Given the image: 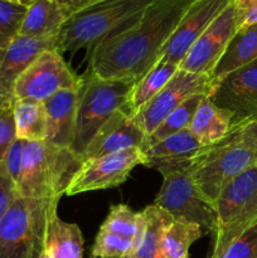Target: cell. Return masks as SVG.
Segmentation results:
<instances>
[{
  "label": "cell",
  "instance_id": "cell-1",
  "mask_svg": "<svg viewBox=\"0 0 257 258\" xmlns=\"http://www.w3.org/2000/svg\"><path fill=\"white\" fill-rule=\"evenodd\" d=\"M196 0H153L140 14L91 48L90 72L106 80L139 82Z\"/></svg>",
  "mask_w": 257,
  "mask_h": 258
},
{
  "label": "cell",
  "instance_id": "cell-2",
  "mask_svg": "<svg viewBox=\"0 0 257 258\" xmlns=\"http://www.w3.org/2000/svg\"><path fill=\"white\" fill-rule=\"evenodd\" d=\"M257 164V139L248 125L233 126L227 136L206 145L188 168L204 198L214 204L229 183Z\"/></svg>",
  "mask_w": 257,
  "mask_h": 258
},
{
  "label": "cell",
  "instance_id": "cell-3",
  "mask_svg": "<svg viewBox=\"0 0 257 258\" xmlns=\"http://www.w3.org/2000/svg\"><path fill=\"white\" fill-rule=\"evenodd\" d=\"M83 164L72 149L47 141H25L17 190L19 197L60 199Z\"/></svg>",
  "mask_w": 257,
  "mask_h": 258
},
{
  "label": "cell",
  "instance_id": "cell-4",
  "mask_svg": "<svg viewBox=\"0 0 257 258\" xmlns=\"http://www.w3.org/2000/svg\"><path fill=\"white\" fill-rule=\"evenodd\" d=\"M58 203L18 197L0 221V258H44L47 227Z\"/></svg>",
  "mask_w": 257,
  "mask_h": 258
},
{
  "label": "cell",
  "instance_id": "cell-5",
  "mask_svg": "<svg viewBox=\"0 0 257 258\" xmlns=\"http://www.w3.org/2000/svg\"><path fill=\"white\" fill-rule=\"evenodd\" d=\"M153 0H102L66 19L58 33V52L92 48L110 33L140 14Z\"/></svg>",
  "mask_w": 257,
  "mask_h": 258
},
{
  "label": "cell",
  "instance_id": "cell-6",
  "mask_svg": "<svg viewBox=\"0 0 257 258\" xmlns=\"http://www.w3.org/2000/svg\"><path fill=\"white\" fill-rule=\"evenodd\" d=\"M134 86L126 81L101 78L91 72L81 77L75 138L71 146L76 154L82 156L101 126L115 111L126 107Z\"/></svg>",
  "mask_w": 257,
  "mask_h": 258
},
{
  "label": "cell",
  "instance_id": "cell-7",
  "mask_svg": "<svg viewBox=\"0 0 257 258\" xmlns=\"http://www.w3.org/2000/svg\"><path fill=\"white\" fill-rule=\"evenodd\" d=\"M217 227L209 258H219L229 244L257 221V164L229 183L214 202Z\"/></svg>",
  "mask_w": 257,
  "mask_h": 258
},
{
  "label": "cell",
  "instance_id": "cell-8",
  "mask_svg": "<svg viewBox=\"0 0 257 258\" xmlns=\"http://www.w3.org/2000/svg\"><path fill=\"white\" fill-rule=\"evenodd\" d=\"M163 178V185L154 204L168 212L173 221L197 224L204 234H214L217 227L214 204L198 190L188 170L166 174Z\"/></svg>",
  "mask_w": 257,
  "mask_h": 258
},
{
  "label": "cell",
  "instance_id": "cell-9",
  "mask_svg": "<svg viewBox=\"0 0 257 258\" xmlns=\"http://www.w3.org/2000/svg\"><path fill=\"white\" fill-rule=\"evenodd\" d=\"M81 85V77L71 71L58 50L43 52L18 77L13 90L15 100L45 102L62 90H73Z\"/></svg>",
  "mask_w": 257,
  "mask_h": 258
},
{
  "label": "cell",
  "instance_id": "cell-10",
  "mask_svg": "<svg viewBox=\"0 0 257 258\" xmlns=\"http://www.w3.org/2000/svg\"><path fill=\"white\" fill-rule=\"evenodd\" d=\"M209 75L186 72L179 68L171 80L146 105L133 116L145 135H150L174 110L197 93L209 95L212 88Z\"/></svg>",
  "mask_w": 257,
  "mask_h": 258
},
{
  "label": "cell",
  "instance_id": "cell-11",
  "mask_svg": "<svg viewBox=\"0 0 257 258\" xmlns=\"http://www.w3.org/2000/svg\"><path fill=\"white\" fill-rule=\"evenodd\" d=\"M208 97L232 113V126L257 122V60L212 83Z\"/></svg>",
  "mask_w": 257,
  "mask_h": 258
},
{
  "label": "cell",
  "instance_id": "cell-12",
  "mask_svg": "<svg viewBox=\"0 0 257 258\" xmlns=\"http://www.w3.org/2000/svg\"><path fill=\"white\" fill-rule=\"evenodd\" d=\"M143 163L144 154L139 148L88 159L83 161L73 176L66 194L76 196L87 191L115 188L125 183L131 170L139 164L143 165Z\"/></svg>",
  "mask_w": 257,
  "mask_h": 258
},
{
  "label": "cell",
  "instance_id": "cell-13",
  "mask_svg": "<svg viewBox=\"0 0 257 258\" xmlns=\"http://www.w3.org/2000/svg\"><path fill=\"white\" fill-rule=\"evenodd\" d=\"M236 32V12L232 2L197 39L179 68L186 72L211 76Z\"/></svg>",
  "mask_w": 257,
  "mask_h": 258
},
{
  "label": "cell",
  "instance_id": "cell-14",
  "mask_svg": "<svg viewBox=\"0 0 257 258\" xmlns=\"http://www.w3.org/2000/svg\"><path fill=\"white\" fill-rule=\"evenodd\" d=\"M233 0H196L161 49L160 60L180 64L194 43Z\"/></svg>",
  "mask_w": 257,
  "mask_h": 258
},
{
  "label": "cell",
  "instance_id": "cell-15",
  "mask_svg": "<svg viewBox=\"0 0 257 258\" xmlns=\"http://www.w3.org/2000/svg\"><path fill=\"white\" fill-rule=\"evenodd\" d=\"M45 50H58V35L24 37L17 35L5 49L0 59V100L13 105V90L18 77Z\"/></svg>",
  "mask_w": 257,
  "mask_h": 258
},
{
  "label": "cell",
  "instance_id": "cell-16",
  "mask_svg": "<svg viewBox=\"0 0 257 258\" xmlns=\"http://www.w3.org/2000/svg\"><path fill=\"white\" fill-rule=\"evenodd\" d=\"M145 138V133L134 120L133 115L121 108L115 111L95 134L86 148L82 159L85 161L128 149H141Z\"/></svg>",
  "mask_w": 257,
  "mask_h": 258
},
{
  "label": "cell",
  "instance_id": "cell-17",
  "mask_svg": "<svg viewBox=\"0 0 257 258\" xmlns=\"http://www.w3.org/2000/svg\"><path fill=\"white\" fill-rule=\"evenodd\" d=\"M204 146L190 130L180 131L141 150L144 154L143 165L156 169L163 176L188 170L191 160Z\"/></svg>",
  "mask_w": 257,
  "mask_h": 258
},
{
  "label": "cell",
  "instance_id": "cell-18",
  "mask_svg": "<svg viewBox=\"0 0 257 258\" xmlns=\"http://www.w3.org/2000/svg\"><path fill=\"white\" fill-rule=\"evenodd\" d=\"M78 90L80 87L62 90L43 102L47 113V138L44 141L71 149L75 138Z\"/></svg>",
  "mask_w": 257,
  "mask_h": 258
},
{
  "label": "cell",
  "instance_id": "cell-19",
  "mask_svg": "<svg viewBox=\"0 0 257 258\" xmlns=\"http://www.w3.org/2000/svg\"><path fill=\"white\" fill-rule=\"evenodd\" d=\"M233 116L231 112L214 105L208 96L202 100L194 115L190 133L203 145H211L222 140L231 131Z\"/></svg>",
  "mask_w": 257,
  "mask_h": 258
},
{
  "label": "cell",
  "instance_id": "cell-20",
  "mask_svg": "<svg viewBox=\"0 0 257 258\" xmlns=\"http://www.w3.org/2000/svg\"><path fill=\"white\" fill-rule=\"evenodd\" d=\"M66 15L57 0H34L28 7L18 35L49 37L58 35Z\"/></svg>",
  "mask_w": 257,
  "mask_h": 258
},
{
  "label": "cell",
  "instance_id": "cell-21",
  "mask_svg": "<svg viewBox=\"0 0 257 258\" xmlns=\"http://www.w3.org/2000/svg\"><path fill=\"white\" fill-rule=\"evenodd\" d=\"M257 60V24L237 30L212 72V82L221 80L229 72Z\"/></svg>",
  "mask_w": 257,
  "mask_h": 258
},
{
  "label": "cell",
  "instance_id": "cell-22",
  "mask_svg": "<svg viewBox=\"0 0 257 258\" xmlns=\"http://www.w3.org/2000/svg\"><path fill=\"white\" fill-rule=\"evenodd\" d=\"M45 254L50 258H82L83 237L80 227L53 214L45 234Z\"/></svg>",
  "mask_w": 257,
  "mask_h": 258
},
{
  "label": "cell",
  "instance_id": "cell-23",
  "mask_svg": "<svg viewBox=\"0 0 257 258\" xmlns=\"http://www.w3.org/2000/svg\"><path fill=\"white\" fill-rule=\"evenodd\" d=\"M15 136L24 141H44L47 113L44 103L33 100H15L13 103Z\"/></svg>",
  "mask_w": 257,
  "mask_h": 258
},
{
  "label": "cell",
  "instance_id": "cell-24",
  "mask_svg": "<svg viewBox=\"0 0 257 258\" xmlns=\"http://www.w3.org/2000/svg\"><path fill=\"white\" fill-rule=\"evenodd\" d=\"M143 214L145 218V231L140 244L131 257L165 258L163 253V237L173 218L168 212L156 204L146 207Z\"/></svg>",
  "mask_w": 257,
  "mask_h": 258
},
{
  "label": "cell",
  "instance_id": "cell-25",
  "mask_svg": "<svg viewBox=\"0 0 257 258\" xmlns=\"http://www.w3.org/2000/svg\"><path fill=\"white\" fill-rule=\"evenodd\" d=\"M178 70V64L159 59L154 64V67L134 86L130 100L122 110L130 115H135L136 111L140 110L154 96L158 95L160 90H163L164 86L171 80V77L175 75Z\"/></svg>",
  "mask_w": 257,
  "mask_h": 258
},
{
  "label": "cell",
  "instance_id": "cell-26",
  "mask_svg": "<svg viewBox=\"0 0 257 258\" xmlns=\"http://www.w3.org/2000/svg\"><path fill=\"white\" fill-rule=\"evenodd\" d=\"M206 96L208 95L197 93V95H193L191 97H189L185 102L181 103L150 135L146 136L141 150H145L149 146L154 145V144L159 143V141L164 140V139L169 138V136L174 135V134H178L184 130H189V127L191 125V121L194 118V115H196L197 108H198L202 100Z\"/></svg>",
  "mask_w": 257,
  "mask_h": 258
},
{
  "label": "cell",
  "instance_id": "cell-27",
  "mask_svg": "<svg viewBox=\"0 0 257 258\" xmlns=\"http://www.w3.org/2000/svg\"><path fill=\"white\" fill-rule=\"evenodd\" d=\"M204 236V232L197 224L173 221L163 237V253L165 258L189 257L191 244Z\"/></svg>",
  "mask_w": 257,
  "mask_h": 258
},
{
  "label": "cell",
  "instance_id": "cell-28",
  "mask_svg": "<svg viewBox=\"0 0 257 258\" xmlns=\"http://www.w3.org/2000/svg\"><path fill=\"white\" fill-rule=\"evenodd\" d=\"M141 221H143V212L135 213L126 204H115L111 206L110 213L101 228L134 242Z\"/></svg>",
  "mask_w": 257,
  "mask_h": 258
},
{
  "label": "cell",
  "instance_id": "cell-29",
  "mask_svg": "<svg viewBox=\"0 0 257 258\" xmlns=\"http://www.w3.org/2000/svg\"><path fill=\"white\" fill-rule=\"evenodd\" d=\"M134 252V242L100 228L93 243L91 258H125Z\"/></svg>",
  "mask_w": 257,
  "mask_h": 258
},
{
  "label": "cell",
  "instance_id": "cell-30",
  "mask_svg": "<svg viewBox=\"0 0 257 258\" xmlns=\"http://www.w3.org/2000/svg\"><path fill=\"white\" fill-rule=\"evenodd\" d=\"M27 7L0 0V49H5L18 35Z\"/></svg>",
  "mask_w": 257,
  "mask_h": 258
},
{
  "label": "cell",
  "instance_id": "cell-31",
  "mask_svg": "<svg viewBox=\"0 0 257 258\" xmlns=\"http://www.w3.org/2000/svg\"><path fill=\"white\" fill-rule=\"evenodd\" d=\"M219 258H257V221L229 244Z\"/></svg>",
  "mask_w": 257,
  "mask_h": 258
},
{
  "label": "cell",
  "instance_id": "cell-32",
  "mask_svg": "<svg viewBox=\"0 0 257 258\" xmlns=\"http://www.w3.org/2000/svg\"><path fill=\"white\" fill-rule=\"evenodd\" d=\"M24 140L15 139L12 145L5 153L4 158L0 161V168L2 170L14 181L17 185L19 181L20 171H22L23 164V150H24Z\"/></svg>",
  "mask_w": 257,
  "mask_h": 258
},
{
  "label": "cell",
  "instance_id": "cell-33",
  "mask_svg": "<svg viewBox=\"0 0 257 258\" xmlns=\"http://www.w3.org/2000/svg\"><path fill=\"white\" fill-rule=\"evenodd\" d=\"M15 139L17 136L13 105H5L0 108V161Z\"/></svg>",
  "mask_w": 257,
  "mask_h": 258
},
{
  "label": "cell",
  "instance_id": "cell-34",
  "mask_svg": "<svg viewBox=\"0 0 257 258\" xmlns=\"http://www.w3.org/2000/svg\"><path fill=\"white\" fill-rule=\"evenodd\" d=\"M237 30L257 24V0H233Z\"/></svg>",
  "mask_w": 257,
  "mask_h": 258
},
{
  "label": "cell",
  "instance_id": "cell-35",
  "mask_svg": "<svg viewBox=\"0 0 257 258\" xmlns=\"http://www.w3.org/2000/svg\"><path fill=\"white\" fill-rule=\"evenodd\" d=\"M18 197L19 194H18L17 185L0 168V221Z\"/></svg>",
  "mask_w": 257,
  "mask_h": 258
},
{
  "label": "cell",
  "instance_id": "cell-36",
  "mask_svg": "<svg viewBox=\"0 0 257 258\" xmlns=\"http://www.w3.org/2000/svg\"><path fill=\"white\" fill-rule=\"evenodd\" d=\"M58 4L62 8L63 13H65L66 18L71 17L75 13L80 12L81 9L90 5L95 4V3L102 2V0H57Z\"/></svg>",
  "mask_w": 257,
  "mask_h": 258
},
{
  "label": "cell",
  "instance_id": "cell-37",
  "mask_svg": "<svg viewBox=\"0 0 257 258\" xmlns=\"http://www.w3.org/2000/svg\"><path fill=\"white\" fill-rule=\"evenodd\" d=\"M3 2H8V3H13V4H19L23 5V7H29L34 0H3Z\"/></svg>",
  "mask_w": 257,
  "mask_h": 258
},
{
  "label": "cell",
  "instance_id": "cell-38",
  "mask_svg": "<svg viewBox=\"0 0 257 258\" xmlns=\"http://www.w3.org/2000/svg\"><path fill=\"white\" fill-rule=\"evenodd\" d=\"M248 126H249V128H251L252 133H253V135L256 136V139H257V122L252 123V125H248Z\"/></svg>",
  "mask_w": 257,
  "mask_h": 258
},
{
  "label": "cell",
  "instance_id": "cell-39",
  "mask_svg": "<svg viewBox=\"0 0 257 258\" xmlns=\"http://www.w3.org/2000/svg\"><path fill=\"white\" fill-rule=\"evenodd\" d=\"M3 106H5V105H4V103H3V101H2V100H0V108H2V107H3Z\"/></svg>",
  "mask_w": 257,
  "mask_h": 258
},
{
  "label": "cell",
  "instance_id": "cell-40",
  "mask_svg": "<svg viewBox=\"0 0 257 258\" xmlns=\"http://www.w3.org/2000/svg\"><path fill=\"white\" fill-rule=\"evenodd\" d=\"M2 50L3 49H0V59H2Z\"/></svg>",
  "mask_w": 257,
  "mask_h": 258
},
{
  "label": "cell",
  "instance_id": "cell-41",
  "mask_svg": "<svg viewBox=\"0 0 257 258\" xmlns=\"http://www.w3.org/2000/svg\"><path fill=\"white\" fill-rule=\"evenodd\" d=\"M44 258H50L49 256H47V254H45V256H44Z\"/></svg>",
  "mask_w": 257,
  "mask_h": 258
},
{
  "label": "cell",
  "instance_id": "cell-42",
  "mask_svg": "<svg viewBox=\"0 0 257 258\" xmlns=\"http://www.w3.org/2000/svg\"><path fill=\"white\" fill-rule=\"evenodd\" d=\"M125 258H134V257H131V256H127V257H125Z\"/></svg>",
  "mask_w": 257,
  "mask_h": 258
},
{
  "label": "cell",
  "instance_id": "cell-43",
  "mask_svg": "<svg viewBox=\"0 0 257 258\" xmlns=\"http://www.w3.org/2000/svg\"><path fill=\"white\" fill-rule=\"evenodd\" d=\"M185 258H189V257H185Z\"/></svg>",
  "mask_w": 257,
  "mask_h": 258
}]
</instances>
